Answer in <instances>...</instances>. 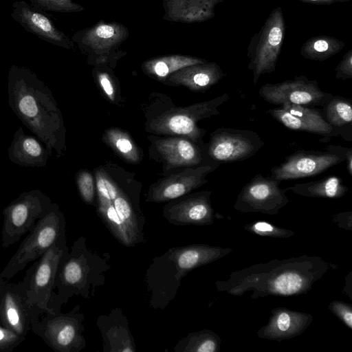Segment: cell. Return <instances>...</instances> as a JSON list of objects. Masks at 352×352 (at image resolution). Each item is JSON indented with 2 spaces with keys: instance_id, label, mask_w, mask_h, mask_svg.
I'll return each mask as SVG.
<instances>
[{
  "instance_id": "cell-1",
  "label": "cell",
  "mask_w": 352,
  "mask_h": 352,
  "mask_svg": "<svg viewBox=\"0 0 352 352\" xmlns=\"http://www.w3.org/2000/svg\"><path fill=\"white\" fill-rule=\"evenodd\" d=\"M321 257L302 255L272 259L232 272L226 280L215 283L218 292L240 296L252 292V298L307 294L329 270Z\"/></svg>"
},
{
  "instance_id": "cell-2",
  "label": "cell",
  "mask_w": 352,
  "mask_h": 352,
  "mask_svg": "<svg viewBox=\"0 0 352 352\" xmlns=\"http://www.w3.org/2000/svg\"><path fill=\"white\" fill-rule=\"evenodd\" d=\"M8 104L14 114L57 156L64 148L60 111L47 86L25 67L12 65L8 76Z\"/></svg>"
},
{
  "instance_id": "cell-3",
  "label": "cell",
  "mask_w": 352,
  "mask_h": 352,
  "mask_svg": "<svg viewBox=\"0 0 352 352\" xmlns=\"http://www.w3.org/2000/svg\"><path fill=\"white\" fill-rule=\"evenodd\" d=\"M65 234V221L57 204L40 220L23 240L18 250L0 273L10 280L29 263L38 259L60 236Z\"/></svg>"
},
{
  "instance_id": "cell-4",
  "label": "cell",
  "mask_w": 352,
  "mask_h": 352,
  "mask_svg": "<svg viewBox=\"0 0 352 352\" xmlns=\"http://www.w3.org/2000/svg\"><path fill=\"white\" fill-rule=\"evenodd\" d=\"M67 253L65 234L26 271V294L31 305L48 312L59 311L55 306L59 301L53 289L58 267Z\"/></svg>"
},
{
  "instance_id": "cell-5",
  "label": "cell",
  "mask_w": 352,
  "mask_h": 352,
  "mask_svg": "<svg viewBox=\"0 0 352 352\" xmlns=\"http://www.w3.org/2000/svg\"><path fill=\"white\" fill-rule=\"evenodd\" d=\"M54 204L40 189L21 192L3 210L1 246L7 249L36 226Z\"/></svg>"
},
{
  "instance_id": "cell-6",
  "label": "cell",
  "mask_w": 352,
  "mask_h": 352,
  "mask_svg": "<svg viewBox=\"0 0 352 352\" xmlns=\"http://www.w3.org/2000/svg\"><path fill=\"white\" fill-rule=\"evenodd\" d=\"M128 28L123 24L104 20L76 32L72 41L87 56L88 61L96 65L114 64L126 54L120 47L129 38Z\"/></svg>"
},
{
  "instance_id": "cell-7",
  "label": "cell",
  "mask_w": 352,
  "mask_h": 352,
  "mask_svg": "<svg viewBox=\"0 0 352 352\" xmlns=\"http://www.w3.org/2000/svg\"><path fill=\"white\" fill-rule=\"evenodd\" d=\"M285 22L282 8L274 9L248 47V68L256 85L262 75L275 71L285 36Z\"/></svg>"
},
{
  "instance_id": "cell-8",
  "label": "cell",
  "mask_w": 352,
  "mask_h": 352,
  "mask_svg": "<svg viewBox=\"0 0 352 352\" xmlns=\"http://www.w3.org/2000/svg\"><path fill=\"white\" fill-rule=\"evenodd\" d=\"M325 151H296L271 169L270 177L281 182L315 176L344 161L348 173L352 175V148L329 145Z\"/></svg>"
},
{
  "instance_id": "cell-9",
  "label": "cell",
  "mask_w": 352,
  "mask_h": 352,
  "mask_svg": "<svg viewBox=\"0 0 352 352\" xmlns=\"http://www.w3.org/2000/svg\"><path fill=\"white\" fill-rule=\"evenodd\" d=\"M31 331L56 352H75L82 344L81 323L76 309L67 314L34 307Z\"/></svg>"
},
{
  "instance_id": "cell-10",
  "label": "cell",
  "mask_w": 352,
  "mask_h": 352,
  "mask_svg": "<svg viewBox=\"0 0 352 352\" xmlns=\"http://www.w3.org/2000/svg\"><path fill=\"white\" fill-rule=\"evenodd\" d=\"M230 100L225 93L212 100L194 104L190 107L171 109L152 124L153 130L160 133L181 135L198 142L206 131L197 126L198 121L219 115L218 107Z\"/></svg>"
},
{
  "instance_id": "cell-11",
  "label": "cell",
  "mask_w": 352,
  "mask_h": 352,
  "mask_svg": "<svg viewBox=\"0 0 352 352\" xmlns=\"http://www.w3.org/2000/svg\"><path fill=\"white\" fill-rule=\"evenodd\" d=\"M255 131L221 127L210 133L206 152L215 163H230L247 160L264 145Z\"/></svg>"
},
{
  "instance_id": "cell-12",
  "label": "cell",
  "mask_w": 352,
  "mask_h": 352,
  "mask_svg": "<svg viewBox=\"0 0 352 352\" xmlns=\"http://www.w3.org/2000/svg\"><path fill=\"white\" fill-rule=\"evenodd\" d=\"M280 181L257 174L241 190L234 208L243 213L277 214L289 203L286 188H280Z\"/></svg>"
},
{
  "instance_id": "cell-13",
  "label": "cell",
  "mask_w": 352,
  "mask_h": 352,
  "mask_svg": "<svg viewBox=\"0 0 352 352\" xmlns=\"http://www.w3.org/2000/svg\"><path fill=\"white\" fill-rule=\"evenodd\" d=\"M258 94L270 104L280 106L288 102L309 107H323L333 96L322 91L316 80H310L302 75L278 83L264 84L259 89Z\"/></svg>"
},
{
  "instance_id": "cell-14",
  "label": "cell",
  "mask_w": 352,
  "mask_h": 352,
  "mask_svg": "<svg viewBox=\"0 0 352 352\" xmlns=\"http://www.w3.org/2000/svg\"><path fill=\"white\" fill-rule=\"evenodd\" d=\"M34 309L26 294V278L10 283L0 278V325L19 336L26 337L31 331Z\"/></svg>"
},
{
  "instance_id": "cell-15",
  "label": "cell",
  "mask_w": 352,
  "mask_h": 352,
  "mask_svg": "<svg viewBox=\"0 0 352 352\" xmlns=\"http://www.w3.org/2000/svg\"><path fill=\"white\" fill-rule=\"evenodd\" d=\"M267 113L290 130L311 133L327 139L342 136L340 131L326 121L322 110L314 107L285 102Z\"/></svg>"
},
{
  "instance_id": "cell-16",
  "label": "cell",
  "mask_w": 352,
  "mask_h": 352,
  "mask_svg": "<svg viewBox=\"0 0 352 352\" xmlns=\"http://www.w3.org/2000/svg\"><path fill=\"white\" fill-rule=\"evenodd\" d=\"M10 16L39 38L67 50H74V43L55 26L42 10L23 0L16 1L12 3Z\"/></svg>"
},
{
  "instance_id": "cell-17",
  "label": "cell",
  "mask_w": 352,
  "mask_h": 352,
  "mask_svg": "<svg viewBox=\"0 0 352 352\" xmlns=\"http://www.w3.org/2000/svg\"><path fill=\"white\" fill-rule=\"evenodd\" d=\"M220 164L212 163L195 168H187L161 181L150 190L147 201L163 202L178 198L207 182L206 175Z\"/></svg>"
},
{
  "instance_id": "cell-18",
  "label": "cell",
  "mask_w": 352,
  "mask_h": 352,
  "mask_svg": "<svg viewBox=\"0 0 352 352\" xmlns=\"http://www.w3.org/2000/svg\"><path fill=\"white\" fill-rule=\"evenodd\" d=\"M212 191L205 190L191 195L179 202L167 206L164 215L175 225L210 226L216 217L210 195Z\"/></svg>"
},
{
  "instance_id": "cell-19",
  "label": "cell",
  "mask_w": 352,
  "mask_h": 352,
  "mask_svg": "<svg viewBox=\"0 0 352 352\" xmlns=\"http://www.w3.org/2000/svg\"><path fill=\"white\" fill-rule=\"evenodd\" d=\"M312 320L313 316L309 313L277 307L271 311L268 322L258 330L257 336L277 342L289 340L302 333Z\"/></svg>"
},
{
  "instance_id": "cell-20",
  "label": "cell",
  "mask_w": 352,
  "mask_h": 352,
  "mask_svg": "<svg viewBox=\"0 0 352 352\" xmlns=\"http://www.w3.org/2000/svg\"><path fill=\"white\" fill-rule=\"evenodd\" d=\"M8 155L11 162L32 168H44L51 155L47 146L36 135L26 134L21 126L13 135Z\"/></svg>"
},
{
  "instance_id": "cell-21",
  "label": "cell",
  "mask_w": 352,
  "mask_h": 352,
  "mask_svg": "<svg viewBox=\"0 0 352 352\" xmlns=\"http://www.w3.org/2000/svg\"><path fill=\"white\" fill-rule=\"evenodd\" d=\"M223 0H162L163 19L184 23L208 21L214 16L215 6Z\"/></svg>"
},
{
  "instance_id": "cell-22",
  "label": "cell",
  "mask_w": 352,
  "mask_h": 352,
  "mask_svg": "<svg viewBox=\"0 0 352 352\" xmlns=\"http://www.w3.org/2000/svg\"><path fill=\"white\" fill-rule=\"evenodd\" d=\"M226 74L218 64L206 62L182 68L167 77L169 82L183 85L193 91L205 92Z\"/></svg>"
},
{
  "instance_id": "cell-23",
  "label": "cell",
  "mask_w": 352,
  "mask_h": 352,
  "mask_svg": "<svg viewBox=\"0 0 352 352\" xmlns=\"http://www.w3.org/2000/svg\"><path fill=\"white\" fill-rule=\"evenodd\" d=\"M231 248L191 245L176 248L172 253L173 260L180 276L200 266L217 261L232 252Z\"/></svg>"
},
{
  "instance_id": "cell-24",
  "label": "cell",
  "mask_w": 352,
  "mask_h": 352,
  "mask_svg": "<svg viewBox=\"0 0 352 352\" xmlns=\"http://www.w3.org/2000/svg\"><path fill=\"white\" fill-rule=\"evenodd\" d=\"M156 147L163 157L173 166H192L204 159L203 151L192 140L170 138L156 142Z\"/></svg>"
},
{
  "instance_id": "cell-25",
  "label": "cell",
  "mask_w": 352,
  "mask_h": 352,
  "mask_svg": "<svg viewBox=\"0 0 352 352\" xmlns=\"http://www.w3.org/2000/svg\"><path fill=\"white\" fill-rule=\"evenodd\" d=\"M286 190L307 197L338 199L348 192L349 188L343 184L342 178L327 176L319 180L296 184Z\"/></svg>"
},
{
  "instance_id": "cell-26",
  "label": "cell",
  "mask_w": 352,
  "mask_h": 352,
  "mask_svg": "<svg viewBox=\"0 0 352 352\" xmlns=\"http://www.w3.org/2000/svg\"><path fill=\"white\" fill-rule=\"evenodd\" d=\"M206 62L192 56L170 54L149 58L143 63L142 68L147 75L162 79L182 68Z\"/></svg>"
},
{
  "instance_id": "cell-27",
  "label": "cell",
  "mask_w": 352,
  "mask_h": 352,
  "mask_svg": "<svg viewBox=\"0 0 352 352\" xmlns=\"http://www.w3.org/2000/svg\"><path fill=\"white\" fill-rule=\"evenodd\" d=\"M344 43L329 36H317L307 40L300 48V54L305 58L324 61L339 53Z\"/></svg>"
},
{
  "instance_id": "cell-28",
  "label": "cell",
  "mask_w": 352,
  "mask_h": 352,
  "mask_svg": "<svg viewBox=\"0 0 352 352\" xmlns=\"http://www.w3.org/2000/svg\"><path fill=\"white\" fill-rule=\"evenodd\" d=\"M322 107V112L326 121L340 131L342 138L345 139L343 130L347 126L351 128V100L342 96H333Z\"/></svg>"
},
{
  "instance_id": "cell-29",
  "label": "cell",
  "mask_w": 352,
  "mask_h": 352,
  "mask_svg": "<svg viewBox=\"0 0 352 352\" xmlns=\"http://www.w3.org/2000/svg\"><path fill=\"white\" fill-rule=\"evenodd\" d=\"M221 343L219 336L209 329L193 332L183 339L175 350L186 352H217Z\"/></svg>"
},
{
  "instance_id": "cell-30",
  "label": "cell",
  "mask_w": 352,
  "mask_h": 352,
  "mask_svg": "<svg viewBox=\"0 0 352 352\" xmlns=\"http://www.w3.org/2000/svg\"><path fill=\"white\" fill-rule=\"evenodd\" d=\"M107 142L126 160L135 163L139 160V153L129 135L120 129L107 131Z\"/></svg>"
},
{
  "instance_id": "cell-31",
  "label": "cell",
  "mask_w": 352,
  "mask_h": 352,
  "mask_svg": "<svg viewBox=\"0 0 352 352\" xmlns=\"http://www.w3.org/2000/svg\"><path fill=\"white\" fill-rule=\"evenodd\" d=\"M243 228L248 232L264 237L286 239L295 234L293 230L278 227L264 221L249 223Z\"/></svg>"
},
{
  "instance_id": "cell-32",
  "label": "cell",
  "mask_w": 352,
  "mask_h": 352,
  "mask_svg": "<svg viewBox=\"0 0 352 352\" xmlns=\"http://www.w3.org/2000/svg\"><path fill=\"white\" fill-rule=\"evenodd\" d=\"M31 5L42 10L58 12H78L85 10L81 5L73 0H28Z\"/></svg>"
},
{
  "instance_id": "cell-33",
  "label": "cell",
  "mask_w": 352,
  "mask_h": 352,
  "mask_svg": "<svg viewBox=\"0 0 352 352\" xmlns=\"http://www.w3.org/2000/svg\"><path fill=\"white\" fill-rule=\"evenodd\" d=\"M96 182L99 200L113 201L120 193L113 183L102 172L96 173Z\"/></svg>"
},
{
  "instance_id": "cell-34",
  "label": "cell",
  "mask_w": 352,
  "mask_h": 352,
  "mask_svg": "<svg viewBox=\"0 0 352 352\" xmlns=\"http://www.w3.org/2000/svg\"><path fill=\"white\" fill-rule=\"evenodd\" d=\"M77 185L82 199L87 203H91L95 194L92 175L87 171L80 172L77 177Z\"/></svg>"
},
{
  "instance_id": "cell-35",
  "label": "cell",
  "mask_w": 352,
  "mask_h": 352,
  "mask_svg": "<svg viewBox=\"0 0 352 352\" xmlns=\"http://www.w3.org/2000/svg\"><path fill=\"white\" fill-rule=\"evenodd\" d=\"M25 340V337L0 325V352H12Z\"/></svg>"
},
{
  "instance_id": "cell-36",
  "label": "cell",
  "mask_w": 352,
  "mask_h": 352,
  "mask_svg": "<svg viewBox=\"0 0 352 352\" xmlns=\"http://www.w3.org/2000/svg\"><path fill=\"white\" fill-rule=\"evenodd\" d=\"M329 309L349 329H352V307L341 300L331 301Z\"/></svg>"
},
{
  "instance_id": "cell-37",
  "label": "cell",
  "mask_w": 352,
  "mask_h": 352,
  "mask_svg": "<svg viewBox=\"0 0 352 352\" xmlns=\"http://www.w3.org/2000/svg\"><path fill=\"white\" fill-rule=\"evenodd\" d=\"M337 79L352 78V50H349L335 69Z\"/></svg>"
},
{
  "instance_id": "cell-38",
  "label": "cell",
  "mask_w": 352,
  "mask_h": 352,
  "mask_svg": "<svg viewBox=\"0 0 352 352\" xmlns=\"http://www.w3.org/2000/svg\"><path fill=\"white\" fill-rule=\"evenodd\" d=\"M96 75L100 85L111 100H114L115 91L111 77L107 71L99 69Z\"/></svg>"
},
{
  "instance_id": "cell-39",
  "label": "cell",
  "mask_w": 352,
  "mask_h": 352,
  "mask_svg": "<svg viewBox=\"0 0 352 352\" xmlns=\"http://www.w3.org/2000/svg\"><path fill=\"white\" fill-rule=\"evenodd\" d=\"M332 221L336 223L338 228L352 230V211L343 212L333 216Z\"/></svg>"
},
{
  "instance_id": "cell-40",
  "label": "cell",
  "mask_w": 352,
  "mask_h": 352,
  "mask_svg": "<svg viewBox=\"0 0 352 352\" xmlns=\"http://www.w3.org/2000/svg\"><path fill=\"white\" fill-rule=\"evenodd\" d=\"M352 272H350L345 278V286L343 289V292L352 299Z\"/></svg>"
},
{
  "instance_id": "cell-41",
  "label": "cell",
  "mask_w": 352,
  "mask_h": 352,
  "mask_svg": "<svg viewBox=\"0 0 352 352\" xmlns=\"http://www.w3.org/2000/svg\"><path fill=\"white\" fill-rule=\"evenodd\" d=\"M305 3L315 4V5H330L336 2H347L351 0H298Z\"/></svg>"
}]
</instances>
